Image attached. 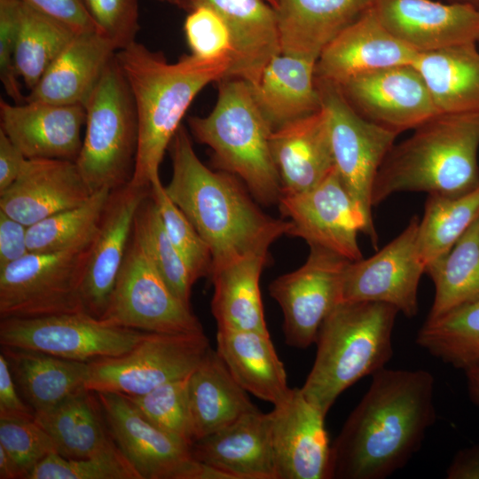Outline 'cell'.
Segmentation results:
<instances>
[{"label": "cell", "instance_id": "cb8c5ba5", "mask_svg": "<svg viewBox=\"0 0 479 479\" xmlns=\"http://www.w3.org/2000/svg\"><path fill=\"white\" fill-rule=\"evenodd\" d=\"M193 457L224 479H276L271 415L258 409L191 446Z\"/></svg>", "mask_w": 479, "mask_h": 479}, {"label": "cell", "instance_id": "d4e9b609", "mask_svg": "<svg viewBox=\"0 0 479 479\" xmlns=\"http://www.w3.org/2000/svg\"><path fill=\"white\" fill-rule=\"evenodd\" d=\"M206 5L224 20L232 53L226 78L255 84L264 67L281 53L277 14L266 0H190L188 10Z\"/></svg>", "mask_w": 479, "mask_h": 479}, {"label": "cell", "instance_id": "816d5d0a", "mask_svg": "<svg viewBox=\"0 0 479 479\" xmlns=\"http://www.w3.org/2000/svg\"><path fill=\"white\" fill-rule=\"evenodd\" d=\"M16 382L4 355H0V418L34 419L35 413L18 395Z\"/></svg>", "mask_w": 479, "mask_h": 479}, {"label": "cell", "instance_id": "d6a6232c", "mask_svg": "<svg viewBox=\"0 0 479 479\" xmlns=\"http://www.w3.org/2000/svg\"><path fill=\"white\" fill-rule=\"evenodd\" d=\"M92 393L83 389L51 409L34 412L36 423L65 458H88L116 445L98 398Z\"/></svg>", "mask_w": 479, "mask_h": 479}, {"label": "cell", "instance_id": "680465c9", "mask_svg": "<svg viewBox=\"0 0 479 479\" xmlns=\"http://www.w3.org/2000/svg\"><path fill=\"white\" fill-rule=\"evenodd\" d=\"M274 8L277 5V0H266ZM190 0H177V5L188 9Z\"/></svg>", "mask_w": 479, "mask_h": 479}, {"label": "cell", "instance_id": "e575fe53", "mask_svg": "<svg viewBox=\"0 0 479 479\" xmlns=\"http://www.w3.org/2000/svg\"><path fill=\"white\" fill-rule=\"evenodd\" d=\"M12 376L34 412L51 409L86 389L89 364L43 352L2 347Z\"/></svg>", "mask_w": 479, "mask_h": 479}, {"label": "cell", "instance_id": "ee69618b", "mask_svg": "<svg viewBox=\"0 0 479 479\" xmlns=\"http://www.w3.org/2000/svg\"><path fill=\"white\" fill-rule=\"evenodd\" d=\"M27 479H142L119 446L94 456L67 459L52 453Z\"/></svg>", "mask_w": 479, "mask_h": 479}, {"label": "cell", "instance_id": "f35d334b", "mask_svg": "<svg viewBox=\"0 0 479 479\" xmlns=\"http://www.w3.org/2000/svg\"><path fill=\"white\" fill-rule=\"evenodd\" d=\"M112 190L100 189L82 204L51 215L27 227L29 252H56L92 243Z\"/></svg>", "mask_w": 479, "mask_h": 479}, {"label": "cell", "instance_id": "f1b7e54d", "mask_svg": "<svg viewBox=\"0 0 479 479\" xmlns=\"http://www.w3.org/2000/svg\"><path fill=\"white\" fill-rule=\"evenodd\" d=\"M316 61L279 53L250 90L261 112L277 130L322 107L315 76Z\"/></svg>", "mask_w": 479, "mask_h": 479}, {"label": "cell", "instance_id": "db71d44e", "mask_svg": "<svg viewBox=\"0 0 479 479\" xmlns=\"http://www.w3.org/2000/svg\"><path fill=\"white\" fill-rule=\"evenodd\" d=\"M448 479H479V444L458 452L446 470Z\"/></svg>", "mask_w": 479, "mask_h": 479}, {"label": "cell", "instance_id": "60d3db41", "mask_svg": "<svg viewBox=\"0 0 479 479\" xmlns=\"http://www.w3.org/2000/svg\"><path fill=\"white\" fill-rule=\"evenodd\" d=\"M132 234L139 240L172 293L190 306L191 290L195 280L169 240L150 193L136 215Z\"/></svg>", "mask_w": 479, "mask_h": 479}, {"label": "cell", "instance_id": "4fadbf2b", "mask_svg": "<svg viewBox=\"0 0 479 479\" xmlns=\"http://www.w3.org/2000/svg\"><path fill=\"white\" fill-rule=\"evenodd\" d=\"M110 432L142 479H224L191 445L149 421L124 395L95 392Z\"/></svg>", "mask_w": 479, "mask_h": 479}, {"label": "cell", "instance_id": "3957f363", "mask_svg": "<svg viewBox=\"0 0 479 479\" xmlns=\"http://www.w3.org/2000/svg\"><path fill=\"white\" fill-rule=\"evenodd\" d=\"M131 91L138 122V141L131 185L150 187L160 178L166 150L198 93L226 78L230 59H208L192 54L169 62L160 52L135 41L115 52Z\"/></svg>", "mask_w": 479, "mask_h": 479}, {"label": "cell", "instance_id": "484cf974", "mask_svg": "<svg viewBox=\"0 0 479 479\" xmlns=\"http://www.w3.org/2000/svg\"><path fill=\"white\" fill-rule=\"evenodd\" d=\"M271 148L282 195L301 193L320 184L334 168L325 107L274 130Z\"/></svg>", "mask_w": 479, "mask_h": 479}, {"label": "cell", "instance_id": "f546056e", "mask_svg": "<svg viewBox=\"0 0 479 479\" xmlns=\"http://www.w3.org/2000/svg\"><path fill=\"white\" fill-rule=\"evenodd\" d=\"M216 350L247 393L273 406L289 397L285 366L269 334L217 328Z\"/></svg>", "mask_w": 479, "mask_h": 479}, {"label": "cell", "instance_id": "30bf717a", "mask_svg": "<svg viewBox=\"0 0 479 479\" xmlns=\"http://www.w3.org/2000/svg\"><path fill=\"white\" fill-rule=\"evenodd\" d=\"M210 348L204 332H145L127 353L89 362L85 388L94 393L140 396L191 374Z\"/></svg>", "mask_w": 479, "mask_h": 479}, {"label": "cell", "instance_id": "277c9868", "mask_svg": "<svg viewBox=\"0 0 479 479\" xmlns=\"http://www.w3.org/2000/svg\"><path fill=\"white\" fill-rule=\"evenodd\" d=\"M412 130L384 159L373 207L398 192L459 196L479 185V112L439 113Z\"/></svg>", "mask_w": 479, "mask_h": 479}, {"label": "cell", "instance_id": "5b68a950", "mask_svg": "<svg viewBox=\"0 0 479 479\" xmlns=\"http://www.w3.org/2000/svg\"><path fill=\"white\" fill-rule=\"evenodd\" d=\"M399 311L377 302H341L322 323L316 357L301 391L326 415L339 396L384 368Z\"/></svg>", "mask_w": 479, "mask_h": 479}, {"label": "cell", "instance_id": "c3c4849f", "mask_svg": "<svg viewBox=\"0 0 479 479\" xmlns=\"http://www.w3.org/2000/svg\"><path fill=\"white\" fill-rule=\"evenodd\" d=\"M20 0H0V79L14 103L25 102L14 64Z\"/></svg>", "mask_w": 479, "mask_h": 479}, {"label": "cell", "instance_id": "7402d4cb", "mask_svg": "<svg viewBox=\"0 0 479 479\" xmlns=\"http://www.w3.org/2000/svg\"><path fill=\"white\" fill-rule=\"evenodd\" d=\"M418 53L393 35L370 7L323 50L316 62L315 76L341 85L365 73L412 65Z\"/></svg>", "mask_w": 479, "mask_h": 479}, {"label": "cell", "instance_id": "681fc988", "mask_svg": "<svg viewBox=\"0 0 479 479\" xmlns=\"http://www.w3.org/2000/svg\"><path fill=\"white\" fill-rule=\"evenodd\" d=\"M40 12L63 23L75 34L99 31L83 0H23Z\"/></svg>", "mask_w": 479, "mask_h": 479}, {"label": "cell", "instance_id": "7bdbcfd3", "mask_svg": "<svg viewBox=\"0 0 479 479\" xmlns=\"http://www.w3.org/2000/svg\"><path fill=\"white\" fill-rule=\"evenodd\" d=\"M150 195L169 240L186 263L195 282L202 277H209L212 269L211 252L186 216L169 199L161 178L152 182Z\"/></svg>", "mask_w": 479, "mask_h": 479}, {"label": "cell", "instance_id": "ab89813d", "mask_svg": "<svg viewBox=\"0 0 479 479\" xmlns=\"http://www.w3.org/2000/svg\"><path fill=\"white\" fill-rule=\"evenodd\" d=\"M416 342L432 356L464 370L479 361V300L426 320Z\"/></svg>", "mask_w": 479, "mask_h": 479}, {"label": "cell", "instance_id": "e0dca14e", "mask_svg": "<svg viewBox=\"0 0 479 479\" xmlns=\"http://www.w3.org/2000/svg\"><path fill=\"white\" fill-rule=\"evenodd\" d=\"M338 86L362 117L397 135L439 114L422 76L412 65L365 73Z\"/></svg>", "mask_w": 479, "mask_h": 479}, {"label": "cell", "instance_id": "8992f818", "mask_svg": "<svg viewBox=\"0 0 479 479\" xmlns=\"http://www.w3.org/2000/svg\"><path fill=\"white\" fill-rule=\"evenodd\" d=\"M188 123L194 138L211 148L216 168L240 177L257 202L279 203L282 186L271 148L273 129L247 82L220 80L210 114L192 116Z\"/></svg>", "mask_w": 479, "mask_h": 479}, {"label": "cell", "instance_id": "74e56055", "mask_svg": "<svg viewBox=\"0 0 479 479\" xmlns=\"http://www.w3.org/2000/svg\"><path fill=\"white\" fill-rule=\"evenodd\" d=\"M75 33L63 23L20 0L14 64L31 90Z\"/></svg>", "mask_w": 479, "mask_h": 479}, {"label": "cell", "instance_id": "d6986e66", "mask_svg": "<svg viewBox=\"0 0 479 479\" xmlns=\"http://www.w3.org/2000/svg\"><path fill=\"white\" fill-rule=\"evenodd\" d=\"M371 8L397 39L418 52L479 42V9L440 0H372Z\"/></svg>", "mask_w": 479, "mask_h": 479}, {"label": "cell", "instance_id": "d590c367", "mask_svg": "<svg viewBox=\"0 0 479 479\" xmlns=\"http://www.w3.org/2000/svg\"><path fill=\"white\" fill-rule=\"evenodd\" d=\"M425 273L436 289L427 320L479 300V216L450 252Z\"/></svg>", "mask_w": 479, "mask_h": 479}, {"label": "cell", "instance_id": "6da1fadb", "mask_svg": "<svg viewBox=\"0 0 479 479\" xmlns=\"http://www.w3.org/2000/svg\"><path fill=\"white\" fill-rule=\"evenodd\" d=\"M332 444V478L384 479L418 452L436 420L425 370L382 368Z\"/></svg>", "mask_w": 479, "mask_h": 479}, {"label": "cell", "instance_id": "ffe728a7", "mask_svg": "<svg viewBox=\"0 0 479 479\" xmlns=\"http://www.w3.org/2000/svg\"><path fill=\"white\" fill-rule=\"evenodd\" d=\"M150 193L130 183L112 191L87 260L82 300L88 313L103 314L132 235L136 215Z\"/></svg>", "mask_w": 479, "mask_h": 479}, {"label": "cell", "instance_id": "44dd1931", "mask_svg": "<svg viewBox=\"0 0 479 479\" xmlns=\"http://www.w3.org/2000/svg\"><path fill=\"white\" fill-rule=\"evenodd\" d=\"M1 128L27 159L75 161L81 151L86 110L82 105L41 101L0 102Z\"/></svg>", "mask_w": 479, "mask_h": 479}, {"label": "cell", "instance_id": "603a6c76", "mask_svg": "<svg viewBox=\"0 0 479 479\" xmlns=\"http://www.w3.org/2000/svg\"><path fill=\"white\" fill-rule=\"evenodd\" d=\"M74 161L27 159L0 193V210L27 227L85 202L92 194Z\"/></svg>", "mask_w": 479, "mask_h": 479}, {"label": "cell", "instance_id": "f907efd6", "mask_svg": "<svg viewBox=\"0 0 479 479\" xmlns=\"http://www.w3.org/2000/svg\"><path fill=\"white\" fill-rule=\"evenodd\" d=\"M27 227L0 210V268L29 253Z\"/></svg>", "mask_w": 479, "mask_h": 479}, {"label": "cell", "instance_id": "7dc6e473", "mask_svg": "<svg viewBox=\"0 0 479 479\" xmlns=\"http://www.w3.org/2000/svg\"><path fill=\"white\" fill-rule=\"evenodd\" d=\"M98 30L122 50L136 41L139 31L137 0H83Z\"/></svg>", "mask_w": 479, "mask_h": 479}, {"label": "cell", "instance_id": "91938a15", "mask_svg": "<svg viewBox=\"0 0 479 479\" xmlns=\"http://www.w3.org/2000/svg\"><path fill=\"white\" fill-rule=\"evenodd\" d=\"M157 1L167 2L172 4L177 5V0H157Z\"/></svg>", "mask_w": 479, "mask_h": 479}, {"label": "cell", "instance_id": "836d02e7", "mask_svg": "<svg viewBox=\"0 0 479 479\" xmlns=\"http://www.w3.org/2000/svg\"><path fill=\"white\" fill-rule=\"evenodd\" d=\"M412 66L422 76L439 113L479 112L476 43L419 52Z\"/></svg>", "mask_w": 479, "mask_h": 479}, {"label": "cell", "instance_id": "b9f144b4", "mask_svg": "<svg viewBox=\"0 0 479 479\" xmlns=\"http://www.w3.org/2000/svg\"><path fill=\"white\" fill-rule=\"evenodd\" d=\"M190 374L168 381L140 396H126L153 425L192 446Z\"/></svg>", "mask_w": 479, "mask_h": 479}, {"label": "cell", "instance_id": "f5cc1de1", "mask_svg": "<svg viewBox=\"0 0 479 479\" xmlns=\"http://www.w3.org/2000/svg\"><path fill=\"white\" fill-rule=\"evenodd\" d=\"M27 160L22 152L0 130V193L15 182Z\"/></svg>", "mask_w": 479, "mask_h": 479}, {"label": "cell", "instance_id": "f6af8a7d", "mask_svg": "<svg viewBox=\"0 0 479 479\" xmlns=\"http://www.w3.org/2000/svg\"><path fill=\"white\" fill-rule=\"evenodd\" d=\"M0 446L19 467L22 479L52 453L54 442L34 419L0 418Z\"/></svg>", "mask_w": 479, "mask_h": 479}, {"label": "cell", "instance_id": "83f0119b", "mask_svg": "<svg viewBox=\"0 0 479 479\" xmlns=\"http://www.w3.org/2000/svg\"><path fill=\"white\" fill-rule=\"evenodd\" d=\"M372 5V0H277L281 53L318 60L326 45Z\"/></svg>", "mask_w": 479, "mask_h": 479}, {"label": "cell", "instance_id": "9f6ffc18", "mask_svg": "<svg viewBox=\"0 0 479 479\" xmlns=\"http://www.w3.org/2000/svg\"><path fill=\"white\" fill-rule=\"evenodd\" d=\"M470 399L479 406V361L464 369Z\"/></svg>", "mask_w": 479, "mask_h": 479}, {"label": "cell", "instance_id": "ac0fdd59", "mask_svg": "<svg viewBox=\"0 0 479 479\" xmlns=\"http://www.w3.org/2000/svg\"><path fill=\"white\" fill-rule=\"evenodd\" d=\"M270 412L276 479L332 478L326 414L298 388Z\"/></svg>", "mask_w": 479, "mask_h": 479}, {"label": "cell", "instance_id": "7a4b0ae2", "mask_svg": "<svg viewBox=\"0 0 479 479\" xmlns=\"http://www.w3.org/2000/svg\"><path fill=\"white\" fill-rule=\"evenodd\" d=\"M169 149L172 176L166 193L208 245L211 271L247 254L268 252L277 239L288 235L289 220L264 213L236 176L201 162L184 126Z\"/></svg>", "mask_w": 479, "mask_h": 479}, {"label": "cell", "instance_id": "ba28073f", "mask_svg": "<svg viewBox=\"0 0 479 479\" xmlns=\"http://www.w3.org/2000/svg\"><path fill=\"white\" fill-rule=\"evenodd\" d=\"M90 246L29 252L0 268L1 318L87 312L82 284Z\"/></svg>", "mask_w": 479, "mask_h": 479}, {"label": "cell", "instance_id": "bcb514c9", "mask_svg": "<svg viewBox=\"0 0 479 479\" xmlns=\"http://www.w3.org/2000/svg\"><path fill=\"white\" fill-rule=\"evenodd\" d=\"M192 54L208 59L232 58L229 29L223 18L206 5L194 6L184 25Z\"/></svg>", "mask_w": 479, "mask_h": 479}, {"label": "cell", "instance_id": "8fae6325", "mask_svg": "<svg viewBox=\"0 0 479 479\" xmlns=\"http://www.w3.org/2000/svg\"><path fill=\"white\" fill-rule=\"evenodd\" d=\"M144 334L85 311L6 318L0 321L2 347L35 350L86 363L127 353L140 342Z\"/></svg>", "mask_w": 479, "mask_h": 479}, {"label": "cell", "instance_id": "52a82bcc", "mask_svg": "<svg viewBox=\"0 0 479 479\" xmlns=\"http://www.w3.org/2000/svg\"><path fill=\"white\" fill-rule=\"evenodd\" d=\"M84 106L85 130L75 163L91 192L113 191L130 181L138 141L134 99L115 55Z\"/></svg>", "mask_w": 479, "mask_h": 479}, {"label": "cell", "instance_id": "5bb4252c", "mask_svg": "<svg viewBox=\"0 0 479 479\" xmlns=\"http://www.w3.org/2000/svg\"><path fill=\"white\" fill-rule=\"evenodd\" d=\"M349 262L332 251L310 246L301 267L271 283L270 294L283 312L288 345L306 349L316 342L322 323L342 301V277Z\"/></svg>", "mask_w": 479, "mask_h": 479}, {"label": "cell", "instance_id": "8d00e7d4", "mask_svg": "<svg viewBox=\"0 0 479 479\" xmlns=\"http://www.w3.org/2000/svg\"><path fill=\"white\" fill-rule=\"evenodd\" d=\"M478 216L479 185L459 196L428 194L416 238L425 271L450 252Z\"/></svg>", "mask_w": 479, "mask_h": 479}, {"label": "cell", "instance_id": "11a10c76", "mask_svg": "<svg viewBox=\"0 0 479 479\" xmlns=\"http://www.w3.org/2000/svg\"><path fill=\"white\" fill-rule=\"evenodd\" d=\"M0 478L22 479L19 467L2 446H0Z\"/></svg>", "mask_w": 479, "mask_h": 479}, {"label": "cell", "instance_id": "7c38bea8", "mask_svg": "<svg viewBox=\"0 0 479 479\" xmlns=\"http://www.w3.org/2000/svg\"><path fill=\"white\" fill-rule=\"evenodd\" d=\"M100 318L143 332H204L191 306L172 293L133 234Z\"/></svg>", "mask_w": 479, "mask_h": 479}, {"label": "cell", "instance_id": "9a60e30c", "mask_svg": "<svg viewBox=\"0 0 479 479\" xmlns=\"http://www.w3.org/2000/svg\"><path fill=\"white\" fill-rule=\"evenodd\" d=\"M278 205L291 223L288 235L302 238L309 246L327 249L350 262L363 258L357 233L361 232L367 237V226L335 167L314 188L281 195Z\"/></svg>", "mask_w": 479, "mask_h": 479}, {"label": "cell", "instance_id": "4dcf8cb0", "mask_svg": "<svg viewBox=\"0 0 479 479\" xmlns=\"http://www.w3.org/2000/svg\"><path fill=\"white\" fill-rule=\"evenodd\" d=\"M189 399L193 442L257 409L212 348L190 374Z\"/></svg>", "mask_w": 479, "mask_h": 479}, {"label": "cell", "instance_id": "6f0895ef", "mask_svg": "<svg viewBox=\"0 0 479 479\" xmlns=\"http://www.w3.org/2000/svg\"><path fill=\"white\" fill-rule=\"evenodd\" d=\"M446 3H452V4H466L470 5L475 8L479 9V0H440Z\"/></svg>", "mask_w": 479, "mask_h": 479}, {"label": "cell", "instance_id": "1f68e13d", "mask_svg": "<svg viewBox=\"0 0 479 479\" xmlns=\"http://www.w3.org/2000/svg\"><path fill=\"white\" fill-rule=\"evenodd\" d=\"M269 252H254L214 269L211 311L217 328L269 334L260 291V278Z\"/></svg>", "mask_w": 479, "mask_h": 479}, {"label": "cell", "instance_id": "2e32d148", "mask_svg": "<svg viewBox=\"0 0 479 479\" xmlns=\"http://www.w3.org/2000/svg\"><path fill=\"white\" fill-rule=\"evenodd\" d=\"M420 219L413 216L393 240L367 259L349 262L341 302H377L394 306L407 318L419 312L418 288L424 265L417 249Z\"/></svg>", "mask_w": 479, "mask_h": 479}, {"label": "cell", "instance_id": "4316f807", "mask_svg": "<svg viewBox=\"0 0 479 479\" xmlns=\"http://www.w3.org/2000/svg\"><path fill=\"white\" fill-rule=\"evenodd\" d=\"M116 51L99 31L75 34L25 101L85 106Z\"/></svg>", "mask_w": 479, "mask_h": 479}, {"label": "cell", "instance_id": "9c48e42d", "mask_svg": "<svg viewBox=\"0 0 479 479\" xmlns=\"http://www.w3.org/2000/svg\"><path fill=\"white\" fill-rule=\"evenodd\" d=\"M316 82L328 114L334 167L365 221L367 238L377 249L378 235L372 216L373 189L397 134L362 117L338 85L317 79Z\"/></svg>", "mask_w": 479, "mask_h": 479}]
</instances>
